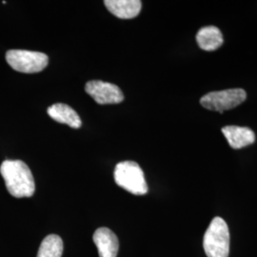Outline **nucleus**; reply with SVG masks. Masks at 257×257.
<instances>
[{"instance_id": "11", "label": "nucleus", "mask_w": 257, "mask_h": 257, "mask_svg": "<svg viewBox=\"0 0 257 257\" xmlns=\"http://www.w3.org/2000/svg\"><path fill=\"white\" fill-rule=\"evenodd\" d=\"M196 42L204 51L211 52L223 44V36L220 30L215 26L203 27L196 35Z\"/></svg>"}, {"instance_id": "12", "label": "nucleus", "mask_w": 257, "mask_h": 257, "mask_svg": "<svg viewBox=\"0 0 257 257\" xmlns=\"http://www.w3.org/2000/svg\"><path fill=\"white\" fill-rule=\"evenodd\" d=\"M63 253V241L56 234H50L39 247L37 257H61Z\"/></svg>"}, {"instance_id": "10", "label": "nucleus", "mask_w": 257, "mask_h": 257, "mask_svg": "<svg viewBox=\"0 0 257 257\" xmlns=\"http://www.w3.org/2000/svg\"><path fill=\"white\" fill-rule=\"evenodd\" d=\"M47 112L51 118L58 123L66 124L71 128H80L82 125V121L77 112L69 105L63 103H55L52 105L48 108Z\"/></svg>"}, {"instance_id": "2", "label": "nucleus", "mask_w": 257, "mask_h": 257, "mask_svg": "<svg viewBox=\"0 0 257 257\" xmlns=\"http://www.w3.org/2000/svg\"><path fill=\"white\" fill-rule=\"evenodd\" d=\"M203 247L208 257H228L230 252V230L221 217H214L206 230Z\"/></svg>"}, {"instance_id": "9", "label": "nucleus", "mask_w": 257, "mask_h": 257, "mask_svg": "<svg viewBox=\"0 0 257 257\" xmlns=\"http://www.w3.org/2000/svg\"><path fill=\"white\" fill-rule=\"evenodd\" d=\"M104 4L110 14L121 19L137 18L142 8L139 0H105Z\"/></svg>"}, {"instance_id": "8", "label": "nucleus", "mask_w": 257, "mask_h": 257, "mask_svg": "<svg viewBox=\"0 0 257 257\" xmlns=\"http://www.w3.org/2000/svg\"><path fill=\"white\" fill-rule=\"evenodd\" d=\"M222 133L232 149L238 150L251 145L255 141L254 133L248 127L225 126Z\"/></svg>"}, {"instance_id": "1", "label": "nucleus", "mask_w": 257, "mask_h": 257, "mask_svg": "<svg viewBox=\"0 0 257 257\" xmlns=\"http://www.w3.org/2000/svg\"><path fill=\"white\" fill-rule=\"evenodd\" d=\"M6 188L10 194L17 198L31 197L36 192V183L33 174L21 160H5L0 166Z\"/></svg>"}, {"instance_id": "4", "label": "nucleus", "mask_w": 257, "mask_h": 257, "mask_svg": "<svg viewBox=\"0 0 257 257\" xmlns=\"http://www.w3.org/2000/svg\"><path fill=\"white\" fill-rule=\"evenodd\" d=\"M6 60L15 71L23 74L39 73L49 63L45 54L27 50H10L6 53Z\"/></svg>"}, {"instance_id": "5", "label": "nucleus", "mask_w": 257, "mask_h": 257, "mask_svg": "<svg viewBox=\"0 0 257 257\" xmlns=\"http://www.w3.org/2000/svg\"><path fill=\"white\" fill-rule=\"evenodd\" d=\"M247 98V93L243 89H230L219 92H211L205 94L200 99L204 108L213 111L223 112L242 104Z\"/></svg>"}, {"instance_id": "6", "label": "nucleus", "mask_w": 257, "mask_h": 257, "mask_svg": "<svg viewBox=\"0 0 257 257\" xmlns=\"http://www.w3.org/2000/svg\"><path fill=\"white\" fill-rule=\"evenodd\" d=\"M85 91L100 105L118 104L124 100V94L119 87L112 83L91 80L86 84Z\"/></svg>"}, {"instance_id": "7", "label": "nucleus", "mask_w": 257, "mask_h": 257, "mask_svg": "<svg viewBox=\"0 0 257 257\" xmlns=\"http://www.w3.org/2000/svg\"><path fill=\"white\" fill-rule=\"evenodd\" d=\"M93 242L99 257H116L119 249L117 236L108 228H99L93 233Z\"/></svg>"}, {"instance_id": "3", "label": "nucleus", "mask_w": 257, "mask_h": 257, "mask_svg": "<svg viewBox=\"0 0 257 257\" xmlns=\"http://www.w3.org/2000/svg\"><path fill=\"white\" fill-rule=\"evenodd\" d=\"M114 181L122 189L135 195H144L148 193L147 182L144 173L137 162L124 161L114 169Z\"/></svg>"}]
</instances>
